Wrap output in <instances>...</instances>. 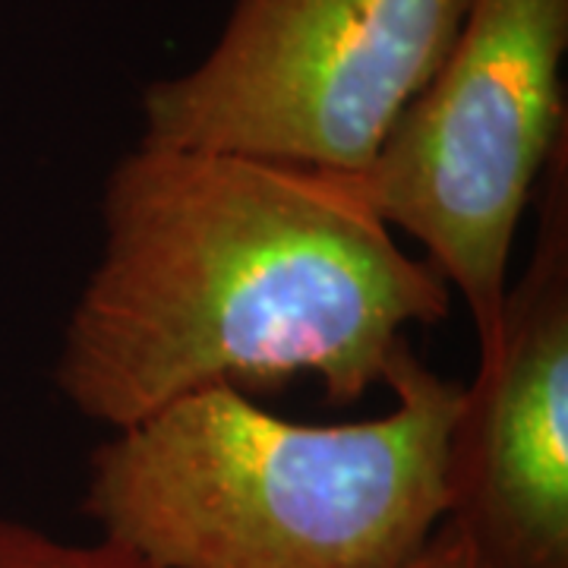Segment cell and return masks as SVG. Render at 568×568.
<instances>
[{
    "instance_id": "cell-1",
    "label": "cell",
    "mask_w": 568,
    "mask_h": 568,
    "mask_svg": "<svg viewBox=\"0 0 568 568\" xmlns=\"http://www.w3.org/2000/svg\"><path fill=\"white\" fill-rule=\"evenodd\" d=\"M452 291L345 174L140 142L108 174L102 253L63 328L54 383L123 429L209 386L310 373L332 405L388 386L410 325Z\"/></svg>"
},
{
    "instance_id": "cell-2",
    "label": "cell",
    "mask_w": 568,
    "mask_h": 568,
    "mask_svg": "<svg viewBox=\"0 0 568 568\" xmlns=\"http://www.w3.org/2000/svg\"><path fill=\"white\" fill-rule=\"evenodd\" d=\"M388 388V414L338 426L190 392L95 446L82 515L152 568H405L446 518L462 386L410 351Z\"/></svg>"
},
{
    "instance_id": "cell-3",
    "label": "cell",
    "mask_w": 568,
    "mask_h": 568,
    "mask_svg": "<svg viewBox=\"0 0 568 568\" xmlns=\"http://www.w3.org/2000/svg\"><path fill=\"white\" fill-rule=\"evenodd\" d=\"M568 0H470L436 77L351 181L465 301L477 361L499 335L515 234L559 142Z\"/></svg>"
},
{
    "instance_id": "cell-4",
    "label": "cell",
    "mask_w": 568,
    "mask_h": 568,
    "mask_svg": "<svg viewBox=\"0 0 568 568\" xmlns=\"http://www.w3.org/2000/svg\"><path fill=\"white\" fill-rule=\"evenodd\" d=\"M470 0H237L186 73L142 92V140L354 178L448 58Z\"/></svg>"
},
{
    "instance_id": "cell-5",
    "label": "cell",
    "mask_w": 568,
    "mask_h": 568,
    "mask_svg": "<svg viewBox=\"0 0 568 568\" xmlns=\"http://www.w3.org/2000/svg\"><path fill=\"white\" fill-rule=\"evenodd\" d=\"M534 203L530 263L448 436L443 525L484 568H568V140Z\"/></svg>"
},
{
    "instance_id": "cell-6",
    "label": "cell",
    "mask_w": 568,
    "mask_h": 568,
    "mask_svg": "<svg viewBox=\"0 0 568 568\" xmlns=\"http://www.w3.org/2000/svg\"><path fill=\"white\" fill-rule=\"evenodd\" d=\"M0 568H152L111 540L67 544L44 530L0 518Z\"/></svg>"
},
{
    "instance_id": "cell-7",
    "label": "cell",
    "mask_w": 568,
    "mask_h": 568,
    "mask_svg": "<svg viewBox=\"0 0 568 568\" xmlns=\"http://www.w3.org/2000/svg\"><path fill=\"white\" fill-rule=\"evenodd\" d=\"M405 568H484L467 540L452 530L448 525H439L433 540L426 544L420 556H414Z\"/></svg>"
}]
</instances>
